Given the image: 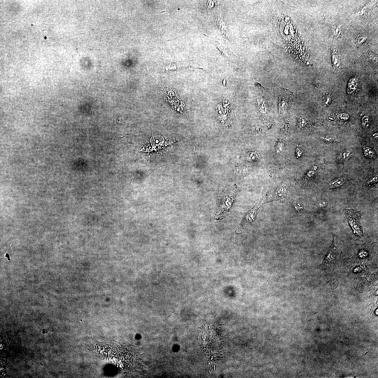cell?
Segmentation results:
<instances>
[{"mask_svg": "<svg viewBox=\"0 0 378 378\" xmlns=\"http://www.w3.org/2000/svg\"><path fill=\"white\" fill-rule=\"evenodd\" d=\"M235 193L232 190L226 191L218 197L217 209L215 216L216 220H222L229 216L235 201Z\"/></svg>", "mask_w": 378, "mask_h": 378, "instance_id": "1", "label": "cell"}, {"mask_svg": "<svg viewBox=\"0 0 378 378\" xmlns=\"http://www.w3.org/2000/svg\"><path fill=\"white\" fill-rule=\"evenodd\" d=\"M343 213L344 216L355 234L359 236H362L363 230L359 221L361 216L360 212L351 208H347L344 210Z\"/></svg>", "mask_w": 378, "mask_h": 378, "instance_id": "2", "label": "cell"}, {"mask_svg": "<svg viewBox=\"0 0 378 378\" xmlns=\"http://www.w3.org/2000/svg\"><path fill=\"white\" fill-rule=\"evenodd\" d=\"M265 201L263 199L259 201L254 207L246 214L242 222L237 229L236 232L241 233L252 225L255 220L258 210L263 205Z\"/></svg>", "mask_w": 378, "mask_h": 378, "instance_id": "3", "label": "cell"}, {"mask_svg": "<svg viewBox=\"0 0 378 378\" xmlns=\"http://www.w3.org/2000/svg\"><path fill=\"white\" fill-rule=\"evenodd\" d=\"M216 28L224 37L229 40L230 37L228 25L224 18L220 15H217L215 19Z\"/></svg>", "mask_w": 378, "mask_h": 378, "instance_id": "4", "label": "cell"}, {"mask_svg": "<svg viewBox=\"0 0 378 378\" xmlns=\"http://www.w3.org/2000/svg\"><path fill=\"white\" fill-rule=\"evenodd\" d=\"M182 67V66H181L179 62H173L162 63L160 64L158 66L159 70L165 73L176 71Z\"/></svg>", "mask_w": 378, "mask_h": 378, "instance_id": "5", "label": "cell"}, {"mask_svg": "<svg viewBox=\"0 0 378 378\" xmlns=\"http://www.w3.org/2000/svg\"><path fill=\"white\" fill-rule=\"evenodd\" d=\"M345 178L344 177L339 178L333 180L329 184V188H334L340 187L345 184Z\"/></svg>", "mask_w": 378, "mask_h": 378, "instance_id": "6", "label": "cell"}, {"mask_svg": "<svg viewBox=\"0 0 378 378\" xmlns=\"http://www.w3.org/2000/svg\"><path fill=\"white\" fill-rule=\"evenodd\" d=\"M332 62L335 68L338 69L340 66L341 61L338 53L336 50H333L332 54Z\"/></svg>", "mask_w": 378, "mask_h": 378, "instance_id": "7", "label": "cell"}, {"mask_svg": "<svg viewBox=\"0 0 378 378\" xmlns=\"http://www.w3.org/2000/svg\"><path fill=\"white\" fill-rule=\"evenodd\" d=\"M351 154V151L346 150L340 154L338 159L340 162H346L349 159Z\"/></svg>", "mask_w": 378, "mask_h": 378, "instance_id": "8", "label": "cell"}, {"mask_svg": "<svg viewBox=\"0 0 378 378\" xmlns=\"http://www.w3.org/2000/svg\"><path fill=\"white\" fill-rule=\"evenodd\" d=\"M259 157V153L255 151H249L246 155V158L250 161H253L257 159Z\"/></svg>", "mask_w": 378, "mask_h": 378, "instance_id": "9", "label": "cell"}, {"mask_svg": "<svg viewBox=\"0 0 378 378\" xmlns=\"http://www.w3.org/2000/svg\"><path fill=\"white\" fill-rule=\"evenodd\" d=\"M332 101V96L330 94L324 95L322 97L321 100V103L324 107H327L329 105Z\"/></svg>", "mask_w": 378, "mask_h": 378, "instance_id": "10", "label": "cell"}, {"mask_svg": "<svg viewBox=\"0 0 378 378\" xmlns=\"http://www.w3.org/2000/svg\"><path fill=\"white\" fill-rule=\"evenodd\" d=\"M287 190L286 187L284 185L281 186L277 190L276 192V196L279 198H283L286 196Z\"/></svg>", "mask_w": 378, "mask_h": 378, "instance_id": "11", "label": "cell"}, {"mask_svg": "<svg viewBox=\"0 0 378 378\" xmlns=\"http://www.w3.org/2000/svg\"><path fill=\"white\" fill-rule=\"evenodd\" d=\"M218 49L220 50L223 55H224L225 58L227 59H233V56L229 52L226 50L225 48L222 47V46L219 45H217Z\"/></svg>", "mask_w": 378, "mask_h": 378, "instance_id": "12", "label": "cell"}, {"mask_svg": "<svg viewBox=\"0 0 378 378\" xmlns=\"http://www.w3.org/2000/svg\"><path fill=\"white\" fill-rule=\"evenodd\" d=\"M358 84V81L355 78H353L350 80L348 84V91L351 92L356 90Z\"/></svg>", "mask_w": 378, "mask_h": 378, "instance_id": "13", "label": "cell"}, {"mask_svg": "<svg viewBox=\"0 0 378 378\" xmlns=\"http://www.w3.org/2000/svg\"><path fill=\"white\" fill-rule=\"evenodd\" d=\"M203 1L204 2H203L204 3L203 5L204 7L205 6L206 7L205 8L207 10H210L214 8L216 6L217 3H218L216 1Z\"/></svg>", "mask_w": 378, "mask_h": 378, "instance_id": "14", "label": "cell"}, {"mask_svg": "<svg viewBox=\"0 0 378 378\" xmlns=\"http://www.w3.org/2000/svg\"><path fill=\"white\" fill-rule=\"evenodd\" d=\"M364 153L365 156L367 157L371 158L374 157V151L371 148H369V147H367L364 150Z\"/></svg>", "mask_w": 378, "mask_h": 378, "instance_id": "15", "label": "cell"}, {"mask_svg": "<svg viewBox=\"0 0 378 378\" xmlns=\"http://www.w3.org/2000/svg\"><path fill=\"white\" fill-rule=\"evenodd\" d=\"M321 138L323 140L327 142H336L338 141L337 139H335L334 137L330 136H328V135H324V136H322Z\"/></svg>", "mask_w": 378, "mask_h": 378, "instance_id": "16", "label": "cell"}, {"mask_svg": "<svg viewBox=\"0 0 378 378\" xmlns=\"http://www.w3.org/2000/svg\"><path fill=\"white\" fill-rule=\"evenodd\" d=\"M367 37V36L365 34H362L359 35L357 37V39H356V40H357L356 41L358 44H362L366 40Z\"/></svg>", "mask_w": 378, "mask_h": 378, "instance_id": "17", "label": "cell"}, {"mask_svg": "<svg viewBox=\"0 0 378 378\" xmlns=\"http://www.w3.org/2000/svg\"><path fill=\"white\" fill-rule=\"evenodd\" d=\"M307 124V121L305 119L302 118L299 120L298 122V127L299 129L303 128L306 126Z\"/></svg>", "mask_w": 378, "mask_h": 378, "instance_id": "18", "label": "cell"}, {"mask_svg": "<svg viewBox=\"0 0 378 378\" xmlns=\"http://www.w3.org/2000/svg\"><path fill=\"white\" fill-rule=\"evenodd\" d=\"M337 118L341 120L346 121L349 119V116L346 113H342L338 115Z\"/></svg>", "mask_w": 378, "mask_h": 378, "instance_id": "19", "label": "cell"}, {"mask_svg": "<svg viewBox=\"0 0 378 378\" xmlns=\"http://www.w3.org/2000/svg\"><path fill=\"white\" fill-rule=\"evenodd\" d=\"M284 143L283 142L281 141L278 143L276 147V150L278 153L282 152L284 150Z\"/></svg>", "mask_w": 378, "mask_h": 378, "instance_id": "20", "label": "cell"}, {"mask_svg": "<svg viewBox=\"0 0 378 378\" xmlns=\"http://www.w3.org/2000/svg\"><path fill=\"white\" fill-rule=\"evenodd\" d=\"M378 180V174H376L374 177L370 179L369 180L367 181L366 184L367 185H371V184L375 183L377 182Z\"/></svg>", "mask_w": 378, "mask_h": 378, "instance_id": "21", "label": "cell"}, {"mask_svg": "<svg viewBox=\"0 0 378 378\" xmlns=\"http://www.w3.org/2000/svg\"><path fill=\"white\" fill-rule=\"evenodd\" d=\"M369 118L368 116H365L362 118V124L364 127H366L369 123Z\"/></svg>", "mask_w": 378, "mask_h": 378, "instance_id": "22", "label": "cell"}, {"mask_svg": "<svg viewBox=\"0 0 378 378\" xmlns=\"http://www.w3.org/2000/svg\"><path fill=\"white\" fill-rule=\"evenodd\" d=\"M235 172L236 174L239 175L243 174L245 173V170L242 167H238L236 168L235 170Z\"/></svg>", "mask_w": 378, "mask_h": 378, "instance_id": "23", "label": "cell"}, {"mask_svg": "<svg viewBox=\"0 0 378 378\" xmlns=\"http://www.w3.org/2000/svg\"><path fill=\"white\" fill-rule=\"evenodd\" d=\"M302 153H303V151H302V148H300V147H297L296 151V157L297 158L300 157L302 155Z\"/></svg>", "mask_w": 378, "mask_h": 378, "instance_id": "24", "label": "cell"}, {"mask_svg": "<svg viewBox=\"0 0 378 378\" xmlns=\"http://www.w3.org/2000/svg\"><path fill=\"white\" fill-rule=\"evenodd\" d=\"M314 174H315L314 172L313 171H309V172L307 174V175H308V176H309V177H312V176H314Z\"/></svg>", "mask_w": 378, "mask_h": 378, "instance_id": "25", "label": "cell"}, {"mask_svg": "<svg viewBox=\"0 0 378 378\" xmlns=\"http://www.w3.org/2000/svg\"><path fill=\"white\" fill-rule=\"evenodd\" d=\"M374 137L376 139H377V138H378V135H377V134H376H376H375V135H374Z\"/></svg>", "mask_w": 378, "mask_h": 378, "instance_id": "26", "label": "cell"}]
</instances>
